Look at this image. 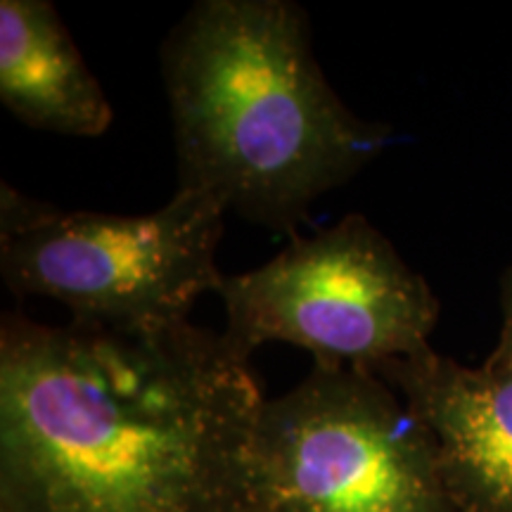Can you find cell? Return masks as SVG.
Instances as JSON below:
<instances>
[{"label": "cell", "mask_w": 512, "mask_h": 512, "mask_svg": "<svg viewBox=\"0 0 512 512\" xmlns=\"http://www.w3.org/2000/svg\"><path fill=\"white\" fill-rule=\"evenodd\" d=\"M264 384L216 330L0 325V512H252Z\"/></svg>", "instance_id": "1"}, {"label": "cell", "mask_w": 512, "mask_h": 512, "mask_svg": "<svg viewBox=\"0 0 512 512\" xmlns=\"http://www.w3.org/2000/svg\"><path fill=\"white\" fill-rule=\"evenodd\" d=\"M178 190L294 235L313 204L392 145L325 79L292 0H200L162 43Z\"/></svg>", "instance_id": "2"}, {"label": "cell", "mask_w": 512, "mask_h": 512, "mask_svg": "<svg viewBox=\"0 0 512 512\" xmlns=\"http://www.w3.org/2000/svg\"><path fill=\"white\" fill-rule=\"evenodd\" d=\"M226 209L178 190L150 214L62 211L0 185V273L19 297L55 299L74 320L164 325L190 320L226 275L216 266Z\"/></svg>", "instance_id": "3"}, {"label": "cell", "mask_w": 512, "mask_h": 512, "mask_svg": "<svg viewBox=\"0 0 512 512\" xmlns=\"http://www.w3.org/2000/svg\"><path fill=\"white\" fill-rule=\"evenodd\" d=\"M252 512H458L430 430L373 370L320 366L261 408Z\"/></svg>", "instance_id": "4"}, {"label": "cell", "mask_w": 512, "mask_h": 512, "mask_svg": "<svg viewBox=\"0 0 512 512\" xmlns=\"http://www.w3.org/2000/svg\"><path fill=\"white\" fill-rule=\"evenodd\" d=\"M223 335L240 354L268 342L306 349L320 366L373 370L430 347L439 299L366 216L347 214L254 271L226 275Z\"/></svg>", "instance_id": "5"}, {"label": "cell", "mask_w": 512, "mask_h": 512, "mask_svg": "<svg viewBox=\"0 0 512 512\" xmlns=\"http://www.w3.org/2000/svg\"><path fill=\"white\" fill-rule=\"evenodd\" d=\"M422 420L458 512H512V358L470 368L432 347L373 368Z\"/></svg>", "instance_id": "6"}, {"label": "cell", "mask_w": 512, "mask_h": 512, "mask_svg": "<svg viewBox=\"0 0 512 512\" xmlns=\"http://www.w3.org/2000/svg\"><path fill=\"white\" fill-rule=\"evenodd\" d=\"M0 102L31 128L98 138L112 105L50 0L0 3Z\"/></svg>", "instance_id": "7"}, {"label": "cell", "mask_w": 512, "mask_h": 512, "mask_svg": "<svg viewBox=\"0 0 512 512\" xmlns=\"http://www.w3.org/2000/svg\"><path fill=\"white\" fill-rule=\"evenodd\" d=\"M501 332L491 354L512 358V266L501 278Z\"/></svg>", "instance_id": "8"}]
</instances>
